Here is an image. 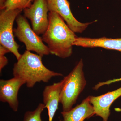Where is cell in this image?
Masks as SVG:
<instances>
[{
	"label": "cell",
	"mask_w": 121,
	"mask_h": 121,
	"mask_svg": "<svg viewBox=\"0 0 121 121\" xmlns=\"http://www.w3.org/2000/svg\"><path fill=\"white\" fill-rule=\"evenodd\" d=\"M121 81V78L118 79H114L112 80H107L105 82H99L97 84L95 85V86L94 87V90H97L98 89L100 88L101 87L105 85H109L111 84V83L117 82H119Z\"/></svg>",
	"instance_id": "2e32d148"
},
{
	"label": "cell",
	"mask_w": 121,
	"mask_h": 121,
	"mask_svg": "<svg viewBox=\"0 0 121 121\" xmlns=\"http://www.w3.org/2000/svg\"><path fill=\"white\" fill-rule=\"evenodd\" d=\"M42 57L26 50L13 65L14 77L22 79L28 88L37 82H48L53 77L63 76L60 73L48 69L43 65Z\"/></svg>",
	"instance_id": "7a4b0ae2"
},
{
	"label": "cell",
	"mask_w": 121,
	"mask_h": 121,
	"mask_svg": "<svg viewBox=\"0 0 121 121\" xmlns=\"http://www.w3.org/2000/svg\"><path fill=\"white\" fill-rule=\"evenodd\" d=\"M28 0L29 2H30V3H31V2L33 1V0Z\"/></svg>",
	"instance_id": "ac0fdd59"
},
{
	"label": "cell",
	"mask_w": 121,
	"mask_h": 121,
	"mask_svg": "<svg viewBox=\"0 0 121 121\" xmlns=\"http://www.w3.org/2000/svg\"><path fill=\"white\" fill-rule=\"evenodd\" d=\"M8 0H0V9H3L4 8L5 4Z\"/></svg>",
	"instance_id": "e0dca14e"
},
{
	"label": "cell",
	"mask_w": 121,
	"mask_h": 121,
	"mask_svg": "<svg viewBox=\"0 0 121 121\" xmlns=\"http://www.w3.org/2000/svg\"><path fill=\"white\" fill-rule=\"evenodd\" d=\"M31 3L28 0H8L5 4L4 8L6 10L22 9L30 7Z\"/></svg>",
	"instance_id": "4fadbf2b"
},
{
	"label": "cell",
	"mask_w": 121,
	"mask_h": 121,
	"mask_svg": "<svg viewBox=\"0 0 121 121\" xmlns=\"http://www.w3.org/2000/svg\"><path fill=\"white\" fill-rule=\"evenodd\" d=\"M121 96V87L99 96H89V101L93 106L95 114L102 118L103 121H108L110 115L111 106Z\"/></svg>",
	"instance_id": "9c48e42d"
},
{
	"label": "cell",
	"mask_w": 121,
	"mask_h": 121,
	"mask_svg": "<svg viewBox=\"0 0 121 121\" xmlns=\"http://www.w3.org/2000/svg\"><path fill=\"white\" fill-rule=\"evenodd\" d=\"M23 11L24 16L31 21L33 31L38 35H43L49 22V11L46 0H34L31 6Z\"/></svg>",
	"instance_id": "8992f818"
},
{
	"label": "cell",
	"mask_w": 121,
	"mask_h": 121,
	"mask_svg": "<svg viewBox=\"0 0 121 121\" xmlns=\"http://www.w3.org/2000/svg\"><path fill=\"white\" fill-rule=\"evenodd\" d=\"M25 83L19 78L13 77L8 79L0 80V101L7 103L13 110H18V94L20 88Z\"/></svg>",
	"instance_id": "ba28073f"
},
{
	"label": "cell",
	"mask_w": 121,
	"mask_h": 121,
	"mask_svg": "<svg viewBox=\"0 0 121 121\" xmlns=\"http://www.w3.org/2000/svg\"><path fill=\"white\" fill-rule=\"evenodd\" d=\"M63 121H84L95 115L93 106L88 97L80 104L67 112H61Z\"/></svg>",
	"instance_id": "7c38bea8"
},
{
	"label": "cell",
	"mask_w": 121,
	"mask_h": 121,
	"mask_svg": "<svg viewBox=\"0 0 121 121\" xmlns=\"http://www.w3.org/2000/svg\"><path fill=\"white\" fill-rule=\"evenodd\" d=\"M83 68V61L81 59L72 71L63 79V84L60 98L63 111L67 112L72 109L86 87V82Z\"/></svg>",
	"instance_id": "3957f363"
},
{
	"label": "cell",
	"mask_w": 121,
	"mask_h": 121,
	"mask_svg": "<svg viewBox=\"0 0 121 121\" xmlns=\"http://www.w3.org/2000/svg\"><path fill=\"white\" fill-rule=\"evenodd\" d=\"M17 27L13 33L20 41L23 43L27 51L35 52L42 57L50 54L48 48L42 38L33 31L24 16L19 14L16 19Z\"/></svg>",
	"instance_id": "277c9868"
},
{
	"label": "cell",
	"mask_w": 121,
	"mask_h": 121,
	"mask_svg": "<svg viewBox=\"0 0 121 121\" xmlns=\"http://www.w3.org/2000/svg\"><path fill=\"white\" fill-rule=\"evenodd\" d=\"M73 45L84 48H101L121 52V38L113 39L105 37L99 38L77 37Z\"/></svg>",
	"instance_id": "8fae6325"
},
{
	"label": "cell",
	"mask_w": 121,
	"mask_h": 121,
	"mask_svg": "<svg viewBox=\"0 0 121 121\" xmlns=\"http://www.w3.org/2000/svg\"><path fill=\"white\" fill-rule=\"evenodd\" d=\"M23 10L8 11L4 9L0 12V43L13 54L17 60L20 58L22 55L19 51L20 45L14 39L13 26L15 20Z\"/></svg>",
	"instance_id": "5b68a950"
},
{
	"label": "cell",
	"mask_w": 121,
	"mask_h": 121,
	"mask_svg": "<svg viewBox=\"0 0 121 121\" xmlns=\"http://www.w3.org/2000/svg\"><path fill=\"white\" fill-rule=\"evenodd\" d=\"M10 52L5 47L0 44V72H1L2 69L8 64V61L5 55Z\"/></svg>",
	"instance_id": "9a60e30c"
},
{
	"label": "cell",
	"mask_w": 121,
	"mask_h": 121,
	"mask_svg": "<svg viewBox=\"0 0 121 121\" xmlns=\"http://www.w3.org/2000/svg\"><path fill=\"white\" fill-rule=\"evenodd\" d=\"M49 25L42 39L47 43L50 54L62 59L69 58L73 52V43L77 37L58 13L49 12Z\"/></svg>",
	"instance_id": "6da1fadb"
},
{
	"label": "cell",
	"mask_w": 121,
	"mask_h": 121,
	"mask_svg": "<svg viewBox=\"0 0 121 121\" xmlns=\"http://www.w3.org/2000/svg\"><path fill=\"white\" fill-rule=\"evenodd\" d=\"M49 12H54L60 16L68 26L74 33H82L94 22L82 23L78 21L72 13L67 0H46Z\"/></svg>",
	"instance_id": "52a82bcc"
},
{
	"label": "cell",
	"mask_w": 121,
	"mask_h": 121,
	"mask_svg": "<svg viewBox=\"0 0 121 121\" xmlns=\"http://www.w3.org/2000/svg\"><path fill=\"white\" fill-rule=\"evenodd\" d=\"M63 80L52 85L45 87L43 92V104L47 108L48 121H52L56 111L58 109L59 103Z\"/></svg>",
	"instance_id": "30bf717a"
},
{
	"label": "cell",
	"mask_w": 121,
	"mask_h": 121,
	"mask_svg": "<svg viewBox=\"0 0 121 121\" xmlns=\"http://www.w3.org/2000/svg\"><path fill=\"white\" fill-rule=\"evenodd\" d=\"M45 107L43 103H40L35 110L27 111L25 114L23 121H43L41 114Z\"/></svg>",
	"instance_id": "5bb4252c"
}]
</instances>
